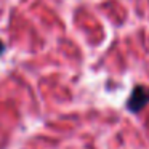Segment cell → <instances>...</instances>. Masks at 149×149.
<instances>
[{"instance_id": "6da1fadb", "label": "cell", "mask_w": 149, "mask_h": 149, "mask_svg": "<svg viewBox=\"0 0 149 149\" xmlns=\"http://www.w3.org/2000/svg\"><path fill=\"white\" fill-rule=\"evenodd\" d=\"M149 103V90L143 85H136L133 88L132 95H130L128 101H127V107L132 112H139L141 109H144V106H148Z\"/></svg>"}, {"instance_id": "7a4b0ae2", "label": "cell", "mask_w": 149, "mask_h": 149, "mask_svg": "<svg viewBox=\"0 0 149 149\" xmlns=\"http://www.w3.org/2000/svg\"><path fill=\"white\" fill-rule=\"evenodd\" d=\"M3 50H5V47H3V42H2V40H0V55H2V53H3Z\"/></svg>"}]
</instances>
